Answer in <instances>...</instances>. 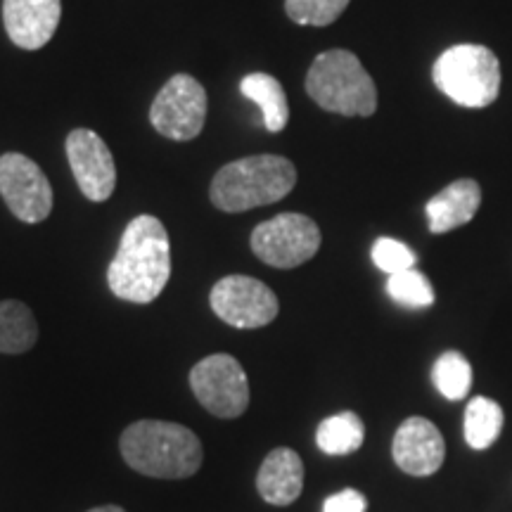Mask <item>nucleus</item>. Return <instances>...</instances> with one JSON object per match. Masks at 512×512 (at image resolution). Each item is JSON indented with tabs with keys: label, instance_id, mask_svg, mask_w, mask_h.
Here are the masks:
<instances>
[{
	"label": "nucleus",
	"instance_id": "obj_22",
	"mask_svg": "<svg viewBox=\"0 0 512 512\" xmlns=\"http://www.w3.org/2000/svg\"><path fill=\"white\" fill-rule=\"evenodd\" d=\"M349 3L351 0H285V12L292 22L304 27H328Z\"/></svg>",
	"mask_w": 512,
	"mask_h": 512
},
{
	"label": "nucleus",
	"instance_id": "obj_17",
	"mask_svg": "<svg viewBox=\"0 0 512 512\" xmlns=\"http://www.w3.org/2000/svg\"><path fill=\"white\" fill-rule=\"evenodd\" d=\"M38 325L27 304L17 299L0 302V354H24L34 349Z\"/></svg>",
	"mask_w": 512,
	"mask_h": 512
},
{
	"label": "nucleus",
	"instance_id": "obj_11",
	"mask_svg": "<svg viewBox=\"0 0 512 512\" xmlns=\"http://www.w3.org/2000/svg\"><path fill=\"white\" fill-rule=\"evenodd\" d=\"M67 159L79 190L91 202H107L117 188L114 157L98 133L91 128H74L67 138Z\"/></svg>",
	"mask_w": 512,
	"mask_h": 512
},
{
	"label": "nucleus",
	"instance_id": "obj_24",
	"mask_svg": "<svg viewBox=\"0 0 512 512\" xmlns=\"http://www.w3.org/2000/svg\"><path fill=\"white\" fill-rule=\"evenodd\" d=\"M368 501L361 491L356 489H344L339 494H332L325 498L323 512H366Z\"/></svg>",
	"mask_w": 512,
	"mask_h": 512
},
{
	"label": "nucleus",
	"instance_id": "obj_1",
	"mask_svg": "<svg viewBox=\"0 0 512 512\" xmlns=\"http://www.w3.org/2000/svg\"><path fill=\"white\" fill-rule=\"evenodd\" d=\"M169 278L171 245L164 223L150 214L136 216L107 268V285L124 302L150 304L164 292Z\"/></svg>",
	"mask_w": 512,
	"mask_h": 512
},
{
	"label": "nucleus",
	"instance_id": "obj_2",
	"mask_svg": "<svg viewBox=\"0 0 512 512\" xmlns=\"http://www.w3.org/2000/svg\"><path fill=\"white\" fill-rule=\"evenodd\" d=\"M128 467L155 479H188L202 467V441L190 427L166 420H138L119 439Z\"/></svg>",
	"mask_w": 512,
	"mask_h": 512
},
{
	"label": "nucleus",
	"instance_id": "obj_20",
	"mask_svg": "<svg viewBox=\"0 0 512 512\" xmlns=\"http://www.w3.org/2000/svg\"><path fill=\"white\" fill-rule=\"evenodd\" d=\"M434 387L448 401H460L470 394L472 366L460 351H446L437 358L432 370Z\"/></svg>",
	"mask_w": 512,
	"mask_h": 512
},
{
	"label": "nucleus",
	"instance_id": "obj_12",
	"mask_svg": "<svg viewBox=\"0 0 512 512\" xmlns=\"http://www.w3.org/2000/svg\"><path fill=\"white\" fill-rule=\"evenodd\" d=\"M392 456L406 475L430 477L444 465L446 441L434 422L411 415L401 422L394 434Z\"/></svg>",
	"mask_w": 512,
	"mask_h": 512
},
{
	"label": "nucleus",
	"instance_id": "obj_23",
	"mask_svg": "<svg viewBox=\"0 0 512 512\" xmlns=\"http://www.w3.org/2000/svg\"><path fill=\"white\" fill-rule=\"evenodd\" d=\"M373 261L380 271H384L387 275H396V273L411 271V268H415L418 256H415L411 247L403 245L399 240L380 238L373 245Z\"/></svg>",
	"mask_w": 512,
	"mask_h": 512
},
{
	"label": "nucleus",
	"instance_id": "obj_16",
	"mask_svg": "<svg viewBox=\"0 0 512 512\" xmlns=\"http://www.w3.org/2000/svg\"><path fill=\"white\" fill-rule=\"evenodd\" d=\"M240 93L259 107L268 131L280 133L287 126V121H290V105H287L283 83L275 79V76L264 72L247 74L240 81Z\"/></svg>",
	"mask_w": 512,
	"mask_h": 512
},
{
	"label": "nucleus",
	"instance_id": "obj_13",
	"mask_svg": "<svg viewBox=\"0 0 512 512\" xmlns=\"http://www.w3.org/2000/svg\"><path fill=\"white\" fill-rule=\"evenodd\" d=\"M62 0H3V24L10 41L22 50L43 48L55 36Z\"/></svg>",
	"mask_w": 512,
	"mask_h": 512
},
{
	"label": "nucleus",
	"instance_id": "obj_5",
	"mask_svg": "<svg viewBox=\"0 0 512 512\" xmlns=\"http://www.w3.org/2000/svg\"><path fill=\"white\" fill-rule=\"evenodd\" d=\"M432 79L446 98L467 110H482L494 105L501 93V62L494 50L463 43L439 55Z\"/></svg>",
	"mask_w": 512,
	"mask_h": 512
},
{
	"label": "nucleus",
	"instance_id": "obj_15",
	"mask_svg": "<svg viewBox=\"0 0 512 512\" xmlns=\"http://www.w3.org/2000/svg\"><path fill=\"white\" fill-rule=\"evenodd\" d=\"M479 204H482V188L472 178H460L446 185L439 195L427 202V219L434 235L456 230L470 223L477 216Z\"/></svg>",
	"mask_w": 512,
	"mask_h": 512
},
{
	"label": "nucleus",
	"instance_id": "obj_4",
	"mask_svg": "<svg viewBox=\"0 0 512 512\" xmlns=\"http://www.w3.org/2000/svg\"><path fill=\"white\" fill-rule=\"evenodd\" d=\"M306 93L325 112L342 117H373L377 86L361 60L349 50H325L306 74Z\"/></svg>",
	"mask_w": 512,
	"mask_h": 512
},
{
	"label": "nucleus",
	"instance_id": "obj_25",
	"mask_svg": "<svg viewBox=\"0 0 512 512\" xmlns=\"http://www.w3.org/2000/svg\"><path fill=\"white\" fill-rule=\"evenodd\" d=\"M88 512H126V510L119 508V505H100V508H93Z\"/></svg>",
	"mask_w": 512,
	"mask_h": 512
},
{
	"label": "nucleus",
	"instance_id": "obj_19",
	"mask_svg": "<svg viewBox=\"0 0 512 512\" xmlns=\"http://www.w3.org/2000/svg\"><path fill=\"white\" fill-rule=\"evenodd\" d=\"M503 408L494 399L475 396L465 408V441L475 451H486L503 432Z\"/></svg>",
	"mask_w": 512,
	"mask_h": 512
},
{
	"label": "nucleus",
	"instance_id": "obj_10",
	"mask_svg": "<svg viewBox=\"0 0 512 512\" xmlns=\"http://www.w3.org/2000/svg\"><path fill=\"white\" fill-rule=\"evenodd\" d=\"M0 195L24 223H41L53 211V188L46 174L19 152L0 157Z\"/></svg>",
	"mask_w": 512,
	"mask_h": 512
},
{
	"label": "nucleus",
	"instance_id": "obj_7",
	"mask_svg": "<svg viewBox=\"0 0 512 512\" xmlns=\"http://www.w3.org/2000/svg\"><path fill=\"white\" fill-rule=\"evenodd\" d=\"M320 228L304 214H278L252 233V252L273 268H297L320 249Z\"/></svg>",
	"mask_w": 512,
	"mask_h": 512
},
{
	"label": "nucleus",
	"instance_id": "obj_14",
	"mask_svg": "<svg viewBox=\"0 0 512 512\" xmlns=\"http://www.w3.org/2000/svg\"><path fill=\"white\" fill-rule=\"evenodd\" d=\"M256 489L266 503L285 508L304 491V463L292 448H273L256 475Z\"/></svg>",
	"mask_w": 512,
	"mask_h": 512
},
{
	"label": "nucleus",
	"instance_id": "obj_6",
	"mask_svg": "<svg viewBox=\"0 0 512 512\" xmlns=\"http://www.w3.org/2000/svg\"><path fill=\"white\" fill-rule=\"evenodd\" d=\"M190 389L195 399L216 418H240L249 406L247 373L238 358L230 354L202 358L190 370Z\"/></svg>",
	"mask_w": 512,
	"mask_h": 512
},
{
	"label": "nucleus",
	"instance_id": "obj_21",
	"mask_svg": "<svg viewBox=\"0 0 512 512\" xmlns=\"http://www.w3.org/2000/svg\"><path fill=\"white\" fill-rule=\"evenodd\" d=\"M387 294L396 304L408 306V309H427V306L434 304L432 283L427 280V275L415 271V268L389 275Z\"/></svg>",
	"mask_w": 512,
	"mask_h": 512
},
{
	"label": "nucleus",
	"instance_id": "obj_8",
	"mask_svg": "<svg viewBox=\"0 0 512 512\" xmlns=\"http://www.w3.org/2000/svg\"><path fill=\"white\" fill-rule=\"evenodd\" d=\"M150 121L164 138L178 143L197 138L207 121V91L190 74H174L152 102Z\"/></svg>",
	"mask_w": 512,
	"mask_h": 512
},
{
	"label": "nucleus",
	"instance_id": "obj_18",
	"mask_svg": "<svg viewBox=\"0 0 512 512\" xmlns=\"http://www.w3.org/2000/svg\"><path fill=\"white\" fill-rule=\"evenodd\" d=\"M366 441V425L354 411L330 415L318 425L316 444L325 456H349Z\"/></svg>",
	"mask_w": 512,
	"mask_h": 512
},
{
	"label": "nucleus",
	"instance_id": "obj_9",
	"mask_svg": "<svg viewBox=\"0 0 512 512\" xmlns=\"http://www.w3.org/2000/svg\"><path fill=\"white\" fill-rule=\"evenodd\" d=\"M211 311L223 323L240 330L266 328L280 313V302L271 287L249 275H228L211 287Z\"/></svg>",
	"mask_w": 512,
	"mask_h": 512
},
{
	"label": "nucleus",
	"instance_id": "obj_3",
	"mask_svg": "<svg viewBox=\"0 0 512 512\" xmlns=\"http://www.w3.org/2000/svg\"><path fill=\"white\" fill-rule=\"evenodd\" d=\"M297 185V169L278 155H254L230 162L211 181V204L228 214H240L280 202Z\"/></svg>",
	"mask_w": 512,
	"mask_h": 512
}]
</instances>
